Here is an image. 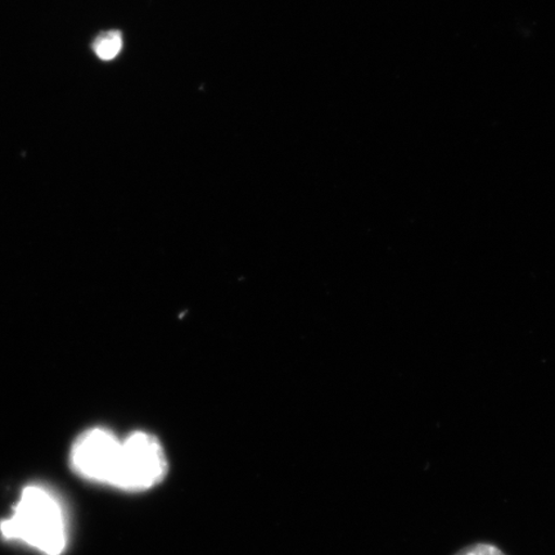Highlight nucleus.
Returning <instances> with one entry per match:
<instances>
[{"mask_svg": "<svg viewBox=\"0 0 555 555\" xmlns=\"http://www.w3.org/2000/svg\"><path fill=\"white\" fill-rule=\"evenodd\" d=\"M0 532L46 555H61L68 537L64 506L44 486H27L12 516L0 522Z\"/></svg>", "mask_w": 555, "mask_h": 555, "instance_id": "nucleus-1", "label": "nucleus"}, {"mask_svg": "<svg viewBox=\"0 0 555 555\" xmlns=\"http://www.w3.org/2000/svg\"><path fill=\"white\" fill-rule=\"evenodd\" d=\"M168 462L162 443L147 433H135L121 441L119 466L114 486L127 491H143L162 482Z\"/></svg>", "mask_w": 555, "mask_h": 555, "instance_id": "nucleus-2", "label": "nucleus"}, {"mask_svg": "<svg viewBox=\"0 0 555 555\" xmlns=\"http://www.w3.org/2000/svg\"><path fill=\"white\" fill-rule=\"evenodd\" d=\"M121 441L104 428L82 434L74 443L72 464L76 474L89 481L114 486Z\"/></svg>", "mask_w": 555, "mask_h": 555, "instance_id": "nucleus-3", "label": "nucleus"}, {"mask_svg": "<svg viewBox=\"0 0 555 555\" xmlns=\"http://www.w3.org/2000/svg\"><path fill=\"white\" fill-rule=\"evenodd\" d=\"M124 41L122 35L117 30L102 33L93 41V51L102 61H113L120 54Z\"/></svg>", "mask_w": 555, "mask_h": 555, "instance_id": "nucleus-4", "label": "nucleus"}, {"mask_svg": "<svg viewBox=\"0 0 555 555\" xmlns=\"http://www.w3.org/2000/svg\"><path fill=\"white\" fill-rule=\"evenodd\" d=\"M455 555H505L498 546L491 544H476L464 547Z\"/></svg>", "mask_w": 555, "mask_h": 555, "instance_id": "nucleus-5", "label": "nucleus"}]
</instances>
